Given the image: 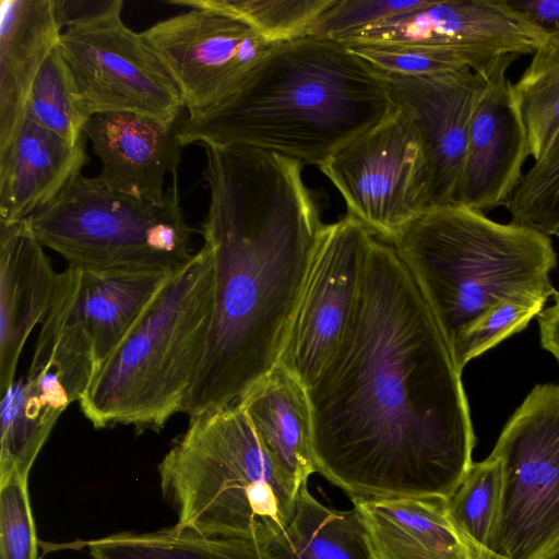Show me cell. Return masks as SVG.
<instances>
[{
    "label": "cell",
    "mask_w": 559,
    "mask_h": 559,
    "mask_svg": "<svg viewBox=\"0 0 559 559\" xmlns=\"http://www.w3.org/2000/svg\"><path fill=\"white\" fill-rule=\"evenodd\" d=\"M461 373L406 265L374 236L355 313L307 388L316 472L352 499H448L476 442Z\"/></svg>",
    "instance_id": "obj_1"
},
{
    "label": "cell",
    "mask_w": 559,
    "mask_h": 559,
    "mask_svg": "<svg viewBox=\"0 0 559 559\" xmlns=\"http://www.w3.org/2000/svg\"><path fill=\"white\" fill-rule=\"evenodd\" d=\"M203 147L213 314L182 409L189 417L238 404L278 364L324 226L302 163L245 146Z\"/></svg>",
    "instance_id": "obj_2"
},
{
    "label": "cell",
    "mask_w": 559,
    "mask_h": 559,
    "mask_svg": "<svg viewBox=\"0 0 559 559\" xmlns=\"http://www.w3.org/2000/svg\"><path fill=\"white\" fill-rule=\"evenodd\" d=\"M393 110L377 69L337 40L305 36L276 45L229 96L183 119L177 139L319 167Z\"/></svg>",
    "instance_id": "obj_3"
},
{
    "label": "cell",
    "mask_w": 559,
    "mask_h": 559,
    "mask_svg": "<svg viewBox=\"0 0 559 559\" xmlns=\"http://www.w3.org/2000/svg\"><path fill=\"white\" fill-rule=\"evenodd\" d=\"M451 348L486 312L504 300L555 294L557 254L550 237L501 224L462 204L431 206L391 242Z\"/></svg>",
    "instance_id": "obj_4"
},
{
    "label": "cell",
    "mask_w": 559,
    "mask_h": 559,
    "mask_svg": "<svg viewBox=\"0 0 559 559\" xmlns=\"http://www.w3.org/2000/svg\"><path fill=\"white\" fill-rule=\"evenodd\" d=\"M157 471L178 528L264 545L286 528L299 492L239 404L190 417Z\"/></svg>",
    "instance_id": "obj_5"
},
{
    "label": "cell",
    "mask_w": 559,
    "mask_h": 559,
    "mask_svg": "<svg viewBox=\"0 0 559 559\" xmlns=\"http://www.w3.org/2000/svg\"><path fill=\"white\" fill-rule=\"evenodd\" d=\"M213 288V257L203 245L171 274L80 399L94 428L158 431L182 412L207 343Z\"/></svg>",
    "instance_id": "obj_6"
},
{
    "label": "cell",
    "mask_w": 559,
    "mask_h": 559,
    "mask_svg": "<svg viewBox=\"0 0 559 559\" xmlns=\"http://www.w3.org/2000/svg\"><path fill=\"white\" fill-rule=\"evenodd\" d=\"M27 221L40 243L69 266L175 271L194 254L176 181L159 205L80 174Z\"/></svg>",
    "instance_id": "obj_7"
},
{
    "label": "cell",
    "mask_w": 559,
    "mask_h": 559,
    "mask_svg": "<svg viewBox=\"0 0 559 559\" xmlns=\"http://www.w3.org/2000/svg\"><path fill=\"white\" fill-rule=\"evenodd\" d=\"M501 465L499 520L489 549L539 559L559 543V385L537 384L491 452Z\"/></svg>",
    "instance_id": "obj_8"
},
{
    "label": "cell",
    "mask_w": 559,
    "mask_h": 559,
    "mask_svg": "<svg viewBox=\"0 0 559 559\" xmlns=\"http://www.w3.org/2000/svg\"><path fill=\"white\" fill-rule=\"evenodd\" d=\"M123 2L67 27L59 47L82 114L129 111L178 120L185 108L166 66L121 19Z\"/></svg>",
    "instance_id": "obj_9"
},
{
    "label": "cell",
    "mask_w": 559,
    "mask_h": 559,
    "mask_svg": "<svg viewBox=\"0 0 559 559\" xmlns=\"http://www.w3.org/2000/svg\"><path fill=\"white\" fill-rule=\"evenodd\" d=\"M319 169L338 190L347 215L390 243L431 207L421 143L407 118L395 108L334 152Z\"/></svg>",
    "instance_id": "obj_10"
},
{
    "label": "cell",
    "mask_w": 559,
    "mask_h": 559,
    "mask_svg": "<svg viewBox=\"0 0 559 559\" xmlns=\"http://www.w3.org/2000/svg\"><path fill=\"white\" fill-rule=\"evenodd\" d=\"M187 12L162 20L142 36L159 56L188 116L207 111L229 96L278 44L266 40L239 15L209 0H171Z\"/></svg>",
    "instance_id": "obj_11"
},
{
    "label": "cell",
    "mask_w": 559,
    "mask_h": 559,
    "mask_svg": "<svg viewBox=\"0 0 559 559\" xmlns=\"http://www.w3.org/2000/svg\"><path fill=\"white\" fill-rule=\"evenodd\" d=\"M374 236L349 215L320 233L278 361L306 388L337 348L355 313Z\"/></svg>",
    "instance_id": "obj_12"
},
{
    "label": "cell",
    "mask_w": 559,
    "mask_h": 559,
    "mask_svg": "<svg viewBox=\"0 0 559 559\" xmlns=\"http://www.w3.org/2000/svg\"><path fill=\"white\" fill-rule=\"evenodd\" d=\"M337 41L444 50L485 74L503 56H533L547 37L506 0H428L419 9Z\"/></svg>",
    "instance_id": "obj_13"
},
{
    "label": "cell",
    "mask_w": 559,
    "mask_h": 559,
    "mask_svg": "<svg viewBox=\"0 0 559 559\" xmlns=\"http://www.w3.org/2000/svg\"><path fill=\"white\" fill-rule=\"evenodd\" d=\"M379 72L394 108L407 118L421 143L431 206L455 203L469 121L486 75L467 68L431 75Z\"/></svg>",
    "instance_id": "obj_14"
},
{
    "label": "cell",
    "mask_w": 559,
    "mask_h": 559,
    "mask_svg": "<svg viewBox=\"0 0 559 559\" xmlns=\"http://www.w3.org/2000/svg\"><path fill=\"white\" fill-rule=\"evenodd\" d=\"M508 55L485 73L471 117L455 204L484 212L506 206L523 177L531 155L527 130L513 83L507 78Z\"/></svg>",
    "instance_id": "obj_15"
},
{
    "label": "cell",
    "mask_w": 559,
    "mask_h": 559,
    "mask_svg": "<svg viewBox=\"0 0 559 559\" xmlns=\"http://www.w3.org/2000/svg\"><path fill=\"white\" fill-rule=\"evenodd\" d=\"M178 120L119 111L91 116L83 128L102 162L97 180L110 190L163 205L164 178L180 159Z\"/></svg>",
    "instance_id": "obj_16"
},
{
    "label": "cell",
    "mask_w": 559,
    "mask_h": 559,
    "mask_svg": "<svg viewBox=\"0 0 559 559\" xmlns=\"http://www.w3.org/2000/svg\"><path fill=\"white\" fill-rule=\"evenodd\" d=\"M26 219L0 223V392L16 380L22 349L49 311L58 282Z\"/></svg>",
    "instance_id": "obj_17"
},
{
    "label": "cell",
    "mask_w": 559,
    "mask_h": 559,
    "mask_svg": "<svg viewBox=\"0 0 559 559\" xmlns=\"http://www.w3.org/2000/svg\"><path fill=\"white\" fill-rule=\"evenodd\" d=\"M352 500L374 559H504L453 523L444 498Z\"/></svg>",
    "instance_id": "obj_18"
},
{
    "label": "cell",
    "mask_w": 559,
    "mask_h": 559,
    "mask_svg": "<svg viewBox=\"0 0 559 559\" xmlns=\"http://www.w3.org/2000/svg\"><path fill=\"white\" fill-rule=\"evenodd\" d=\"M87 162L84 141L72 143L24 117L0 151V223L26 219L55 200Z\"/></svg>",
    "instance_id": "obj_19"
},
{
    "label": "cell",
    "mask_w": 559,
    "mask_h": 559,
    "mask_svg": "<svg viewBox=\"0 0 559 559\" xmlns=\"http://www.w3.org/2000/svg\"><path fill=\"white\" fill-rule=\"evenodd\" d=\"M175 271H100L69 265L63 271L98 371L143 319Z\"/></svg>",
    "instance_id": "obj_20"
},
{
    "label": "cell",
    "mask_w": 559,
    "mask_h": 559,
    "mask_svg": "<svg viewBox=\"0 0 559 559\" xmlns=\"http://www.w3.org/2000/svg\"><path fill=\"white\" fill-rule=\"evenodd\" d=\"M238 404L274 464L298 492L316 472L307 388L277 364Z\"/></svg>",
    "instance_id": "obj_21"
},
{
    "label": "cell",
    "mask_w": 559,
    "mask_h": 559,
    "mask_svg": "<svg viewBox=\"0 0 559 559\" xmlns=\"http://www.w3.org/2000/svg\"><path fill=\"white\" fill-rule=\"evenodd\" d=\"M61 33L53 0L0 2V151L24 119L34 80Z\"/></svg>",
    "instance_id": "obj_22"
},
{
    "label": "cell",
    "mask_w": 559,
    "mask_h": 559,
    "mask_svg": "<svg viewBox=\"0 0 559 559\" xmlns=\"http://www.w3.org/2000/svg\"><path fill=\"white\" fill-rule=\"evenodd\" d=\"M266 546L272 559H374L357 511L324 504L308 484L286 528Z\"/></svg>",
    "instance_id": "obj_23"
},
{
    "label": "cell",
    "mask_w": 559,
    "mask_h": 559,
    "mask_svg": "<svg viewBox=\"0 0 559 559\" xmlns=\"http://www.w3.org/2000/svg\"><path fill=\"white\" fill-rule=\"evenodd\" d=\"M92 559H272L254 540L219 537L178 528L119 532L83 543Z\"/></svg>",
    "instance_id": "obj_24"
},
{
    "label": "cell",
    "mask_w": 559,
    "mask_h": 559,
    "mask_svg": "<svg viewBox=\"0 0 559 559\" xmlns=\"http://www.w3.org/2000/svg\"><path fill=\"white\" fill-rule=\"evenodd\" d=\"M513 87L537 160L559 135V43L540 47Z\"/></svg>",
    "instance_id": "obj_25"
},
{
    "label": "cell",
    "mask_w": 559,
    "mask_h": 559,
    "mask_svg": "<svg viewBox=\"0 0 559 559\" xmlns=\"http://www.w3.org/2000/svg\"><path fill=\"white\" fill-rule=\"evenodd\" d=\"M501 497V465L490 454L486 460L472 464L447 499V509L453 523L465 535L489 549L499 520Z\"/></svg>",
    "instance_id": "obj_26"
},
{
    "label": "cell",
    "mask_w": 559,
    "mask_h": 559,
    "mask_svg": "<svg viewBox=\"0 0 559 559\" xmlns=\"http://www.w3.org/2000/svg\"><path fill=\"white\" fill-rule=\"evenodd\" d=\"M25 117L72 143L83 139L87 118L82 114L59 43L41 64L25 107Z\"/></svg>",
    "instance_id": "obj_27"
},
{
    "label": "cell",
    "mask_w": 559,
    "mask_h": 559,
    "mask_svg": "<svg viewBox=\"0 0 559 559\" xmlns=\"http://www.w3.org/2000/svg\"><path fill=\"white\" fill-rule=\"evenodd\" d=\"M506 207L513 224L548 237L559 231V135L523 175Z\"/></svg>",
    "instance_id": "obj_28"
},
{
    "label": "cell",
    "mask_w": 559,
    "mask_h": 559,
    "mask_svg": "<svg viewBox=\"0 0 559 559\" xmlns=\"http://www.w3.org/2000/svg\"><path fill=\"white\" fill-rule=\"evenodd\" d=\"M250 23L266 40L281 44L307 36L336 0H209Z\"/></svg>",
    "instance_id": "obj_29"
},
{
    "label": "cell",
    "mask_w": 559,
    "mask_h": 559,
    "mask_svg": "<svg viewBox=\"0 0 559 559\" xmlns=\"http://www.w3.org/2000/svg\"><path fill=\"white\" fill-rule=\"evenodd\" d=\"M542 300H504L466 330L450 348L462 372L473 358L498 345L504 338L526 328L544 308Z\"/></svg>",
    "instance_id": "obj_30"
},
{
    "label": "cell",
    "mask_w": 559,
    "mask_h": 559,
    "mask_svg": "<svg viewBox=\"0 0 559 559\" xmlns=\"http://www.w3.org/2000/svg\"><path fill=\"white\" fill-rule=\"evenodd\" d=\"M28 477L0 475V559H38Z\"/></svg>",
    "instance_id": "obj_31"
},
{
    "label": "cell",
    "mask_w": 559,
    "mask_h": 559,
    "mask_svg": "<svg viewBox=\"0 0 559 559\" xmlns=\"http://www.w3.org/2000/svg\"><path fill=\"white\" fill-rule=\"evenodd\" d=\"M428 0H336L311 25L307 36L341 40L396 15L421 8Z\"/></svg>",
    "instance_id": "obj_32"
},
{
    "label": "cell",
    "mask_w": 559,
    "mask_h": 559,
    "mask_svg": "<svg viewBox=\"0 0 559 559\" xmlns=\"http://www.w3.org/2000/svg\"><path fill=\"white\" fill-rule=\"evenodd\" d=\"M374 69L402 75H431L469 69L456 55L420 46L390 44L345 45Z\"/></svg>",
    "instance_id": "obj_33"
},
{
    "label": "cell",
    "mask_w": 559,
    "mask_h": 559,
    "mask_svg": "<svg viewBox=\"0 0 559 559\" xmlns=\"http://www.w3.org/2000/svg\"><path fill=\"white\" fill-rule=\"evenodd\" d=\"M506 1L546 35V43H559V0Z\"/></svg>",
    "instance_id": "obj_34"
},
{
    "label": "cell",
    "mask_w": 559,
    "mask_h": 559,
    "mask_svg": "<svg viewBox=\"0 0 559 559\" xmlns=\"http://www.w3.org/2000/svg\"><path fill=\"white\" fill-rule=\"evenodd\" d=\"M542 346L559 361V292L554 304L537 316Z\"/></svg>",
    "instance_id": "obj_35"
},
{
    "label": "cell",
    "mask_w": 559,
    "mask_h": 559,
    "mask_svg": "<svg viewBox=\"0 0 559 559\" xmlns=\"http://www.w3.org/2000/svg\"><path fill=\"white\" fill-rule=\"evenodd\" d=\"M539 559H559V543Z\"/></svg>",
    "instance_id": "obj_36"
},
{
    "label": "cell",
    "mask_w": 559,
    "mask_h": 559,
    "mask_svg": "<svg viewBox=\"0 0 559 559\" xmlns=\"http://www.w3.org/2000/svg\"><path fill=\"white\" fill-rule=\"evenodd\" d=\"M556 236H558V237H559V231L556 234Z\"/></svg>",
    "instance_id": "obj_37"
}]
</instances>
